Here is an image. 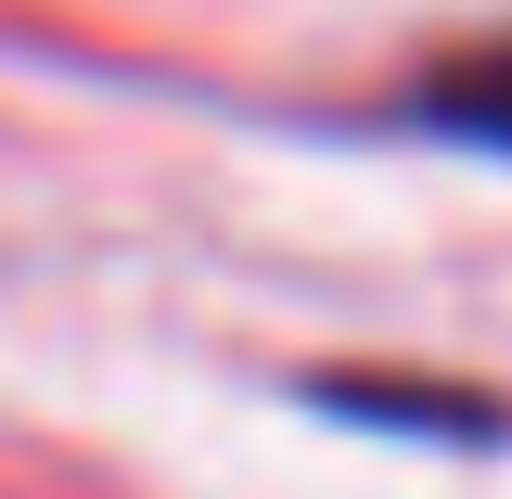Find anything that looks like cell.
<instances>
[{"label":"cell","instance_id":"cell-1","mask_svg":"<svg viewBox=\"0 0 512 499\" xmlns=\"http://www.w3.org/2000/svg\"><path fill=\"white\" fill-rule=\"evenodd\" d=\"M410 116L461 141V154H500L512 167V39H474V52H448L423 90H410Z\"/></svg>","mask_w":512,"mask_h":499}]
</instances>
